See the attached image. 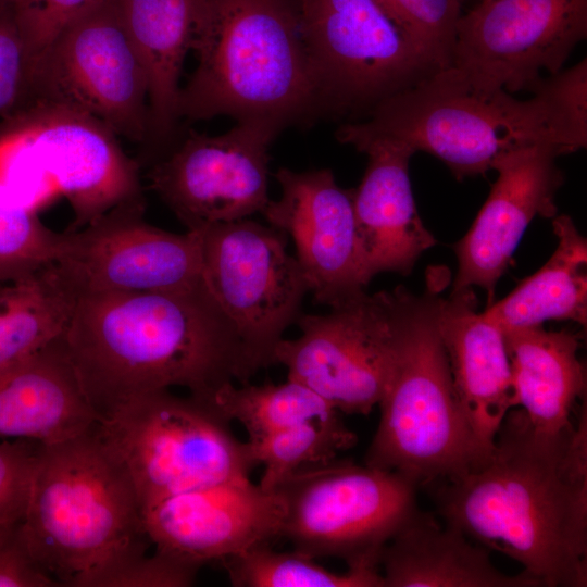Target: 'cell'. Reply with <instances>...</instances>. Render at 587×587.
Here are the masks:
<instances>
[{
    "instance_id": "83f0119b",
    "label": "cell",
    "mask_w": 587,
    "mask_h": 587,
    "mask_svg": "<svg viewBox=\"0 0 587 587\" xmlns=\"http://www.w3.org/2000/svg\"><path fill=\"white\" fill-rule=\"evenodd\" d=\"M213 405L230 421L240 423L248 439L294 427L307 422L330 420L339 413L321 396L296 380L260 386L227 384L215 395Z\"/></svg>"
},
{
    "instance_id": "9a60e30c",
    "label": "cell",
    "mask_w": 587,
    "mask_h": 587,
    "mask_svg": "<svg viewBox=\"0 0 587 587\" xmlns=\"http://www.w3.org/2000/svg\"><path fill=\"white\" fill-rule=\"evenodd\" d=\"M277 134L255 122L215 136L191 132L152 163L150 187L187 230L247 218L270 201L268 147Z\"/></svg>"
},
{
    "instance_id": "3957f363",
    "label": "cell",
    "mask_w": 587,
    "mask_h": 587,
    "mask_svg": "<svg viewBox=\"0 0 587 587\" xmlns=\"http://www.w3.org/2000/svg\"><path fill=\"white\" fill-rule=\"evenodd\" d=\"M587 60L544 77L528 99L474 87L452 66L379 102L337 139L358 151L375 140L404 145L442 161L461 180L492 170L503 153L551 145L563 154L587 146Z\"/></svg>"
},
{
    "instance_id": "e0dca14e",
    "label": "cell",
    "mask_w": 587,
    "mask_h": 587,
    "mask_svg": "<svg viewBox=\"0 0 587 587\" xmlns=\"http://www.w3.org/2000/svg\"><path fill=\"white\" fill-rule=\"evenodd\" d=\"M282 188L261 213L272 227L289 235L297 261L314 299L330 308L365 291L352 202V189L337 185L328 168L275 174Z\"/></svg>"
},
{
    "instance_id": "1f68e13d",
    "label": "cell",
    "mask_w": 587,
    "mask_h": 587,
    "mask_svg": "<svg viewBox=\"0 0 587 587\" xmlns=\"http://www.w3.org/2000/svg\"><path fill=\"white\" fill-rule=\"evenodd\" d=\"M400 32L438 68L450 65L464 0H375Z\"/></svg>"
},
{
    "instance_id": "ba28073f",
    "label": "cell",
    "mask_w": 587,
    "mask_h": 587,
    "mask_svg": "<svg viewBox=\"0 0 587 587\" xmlns=\"http://www.w3.org/2000/svg\"><path fill=\"white\" fill-rule=\"evenodd\" d=\"M274 490L283 501L279 538L313 559L379 570L385 546L420 509L402 475L348 460L307 465Z\"/></svg>"
},
{
    "instance_id": "cb8c5ba5",
    "label": "cell",
    "mask_w": 587,
    "mask_h": 587,
    "mask_svg": "<svg viewBox=\"0 0 587 587\" xmlns=\"http://www.w3.org/2000/svg\"><path fill=\"white\" fill-rule=\"evenodd\" d=\"M511 365L515 408L532 426L558 434L570 428L577 401L586 391L579 341L566 330L542 326L504 332Z\"/></svg>"
},
{
    "instance_id": "484cf974",
    "label": "cell",
    "mask_w": 587,
    "mask_h": 587,
    "mask_svg": "<svg viewBox=\"0 0 587 587\" xmlns=\"http://www.w3.org/2000/svg\"><path fill=\"white\" fill-rule=\"evenodd\" d=\"M558 243L549 260L505 298L482 312L504 333L547 321L587 322V241L573 220L555 215Z\"/></svg>"
},
{
    "instance_id": "f35d334b",
    "label": "cell",
    "mask_w": 587,
    "mask_h": 587,
    "mask_svg": "<svg viewBox=\"0 0 587 587\" xmlns=\"http://www.w3.org/2000/svg\"><path fill=\"white\" fill-rule=\"evenodd\" d=\"M478 1H480V0H476V2H478Z\"/></svg>"
},
{
    "instance_id": "30bf717a",
    "label": "cell",
    "mask_w": 587,
    "mask_h": 587,
    "mask_svg": "<svg viewBox=\"0 0 587 587\" xmlns=\"http://www.w3.org/2000/svg\"><path fill=\"white\" fill-rule=\"evenodd\" d=\"M30 166L64 196L73 211L66 232L111 209L143 199L139 164L117 135L91 115L40 99L0 118V171Z\"/></svg>"
},
{
    "instance_id": "8fae6325",
    "label": "cell",
    "mask_w": 587,
    "mask_h": 587,
    "mask_svg": "<svg viewBox=\"0 0 587 587\" xmlns=\"http://www.w3.org/2000/svg\"><path fill=\"white\" fill-rule=\"evenodd\" d=\"M320 103L367 114L439 70L375 0H296Z\"/></svg>"
},
{
    "instance_id": "ffe728a7",
    "label": "cell",
    "mask_w": 587,
    "mask_h": 587,
    "mask_svg": "<svg viewBox=\"0 0 587 587\" xmlns=\"http://www.w3.org/2000/svg\"><path fill=\"white\" fill-rule=\"evenodd\" d=\"M476 302L472 288L439 296L437 326L458 402L485 459L515 398L504 334Z\"/></svg>"
},
{
    "instance_id": "f546056e",
    "label": "cell",
    "mask_w": 587,
    "mask_h": 587,
    "mask_svg": "<svg viewBox=\"0 0 587 587\" xmlns=\"http://www.w3.org/2000/svg\"><path fill=\"white\" fill-rule=\"evenodd\" d=\"M355 442L357 435L339 416L307 422L246 441L253 464L264 467L259 485L266 490H274L285 477L303 466L336 459Z\"/></svg>"
},
{
    "instance_id": "5b68a950",
    "label": "cell",
    "mask_w": 587,
    "mask_h": 587,
    "mask_svg": "<svg viewBox=\"0 0 587 587\" xmlns=\"http://www.w3.org/2000/svg\"><path fill=\"white\" fill-rule=\"evenodd\" d=\"M23 533L37 563L61 586L149 540L133 482L98 422L40 444Z\"/></svg>"
},
{
    "instance_id": "d6a6232c",
    "label": "cell",
    "mask_w": 587,
    "mask_h": 587,
    "mask_svg": "<svg viewBox=\"0 0 587 587\" xmlns=\"http://www.w3.org/2000/svg\"><path fill=\"white\" fill-rule=\"evenodd\" d=\"M201 565L155 549L147 542L132 548L80 576L74 587H186Z\"/></svg>"
},
{
    "instance_id": "f1b7e54d",
    "label": "cell",
    "mask_w": 587,
    "mask_h": 587,
    "mask_svg": "<svg viewBox=\"0 0 587 587\" xmlns=\"http://www.w3.org/2000/svg\"><path fill=\"white\" fill-rule=\"evenodd\" d=\"M237 587H385L376 569L329 571L315 559L297 552H279L260 545L221 560Z\"/></svg>"
},
{
    "instance_id": "7a4b0ae2",
    "label": "cell",
    "mask_w": 587,
    "mask_h": 587,
    "mask_svg": "<svg viewBox=\"0 0 587 587\" xmlns=\"http://www.w3.org/2000/svg\"><path fill=\"white\" fill-rule=\"evenodd\" d=\"M64 340L98 422L139 395L175 386L213 404L224 386L257 373L202 279L176 289L82 295Z\"/></svg>"
},
{
    "instance_id": "603a6c76",
    "label": "cell",
    "mask_w": 587,
    "mask_h": 587,
    "mask_svg": "<svg viewBox=\"0 0 587 587\" xmlns=\"http://www.w3.org/2000/svg\"><path fill=\"white\" fill-rule=\"evenodd\" d=\"M379 566L385 587L539 586L524 571L503 573L487 548L420 509L385 546Z\"/></svg>"
},
{
    "instance_id": "7c38bea8",
    "label": "cell",
    "mask_w": 587,
    "mask_h": 587,
    "mask_svg": "<svg viewBox=\"0 0 587 587\" xmlns=\"http://www.w3.org/2000/svg\"><path fill=\"white\" fill-rule=\"evenodd\" d=\"M32 99L87 113L130 141L148 139V80L115 0L87 9L38 55Z\"/></svg>"
},
{
    "instance_id": "9c48e42d",
    "label": "cell",
    "mask_w": 587,
    "mask_h": 587,
    "mask_svg": "<svg viewBox=\"0 0 587 587\" xmlns=\"http://www.w3.org/2000/svg\"><path fill=\"white\" fill-rule=\"evenodd\" d=\"M414 298L402 286L363 291L327 314L304 315L300 336L277 344L274 364L338 412L367 415L394 374Z\"/></svg>"
},
{
    "instance_id": "74e56055",
    "label": "cell",
    "mask_w": 587,
    "mask_h": 587,
    "mask_svg": "<svg viewBox=\"0 0 587 587\" xmlns=\"http://www.w3.org/2000/svg\"><path fill=\"white\" fill-rule=\"evenodd\" d=\"M10 0H0V5L9 3Z\"/></svg>"
},
{
    "instance_id": "277c9868",
    "label": "cell",
    "mask_w": 587,
    "mask_h": 587,
    "mask_svg": "<svg viewBox=\"0 0 587 587\" xmlns=\"http://www.w3.org/2000/svg\"><path fill=\"white\" fill-rule=\"evenodd\" d=\"M191 50L179 117L227 115L279 132L320 104L296 0H203Z\"/></svg>"
},
{
    "instance_id": "4316f807",
    "label": "cell",
    "mask_w": 587,
    "mask_h": 587,
    "mask_svg": "<svg viewBox=\"0 0 587 587\" xmlns=\"http://www.w3.org/2000/svg\"><path fill=\"white\" fill-rule=\"evenodd\" d=\"M78 294L55 263L22 278L0 282V367L61 337Z\"/></svg>"
},
{
    "instance_id": "8992f818",
    "label": "cell",
    "mask_w": 587,
    "mask_h": 587,
    "mask_svg": "<svg viewBox=\"0 0 587 587\" xmlns=\"http://www.w3.org/2000/svg\"><path fill=\"white\" fill-rule=\"evenodd\" d=\"M437 279L411 307L394 374L378 407L365 464L417 487L452 478L484 460L453 388L437 326Z\"/></svg>"
},
{
    "instance_id": "ac0fdd59",
    "label": "cell",
    "mask_w": 587,
    "mask_h": 587,
    "mask_svg": "<svg viewBox=\"0 0 587 587\" xmlns=\"http://www.w3.org/2000/svg\"><path fill=\"white\" fill-rule=\"evenodd\" d=\"M283 501L250 477L176 494L141 511L155 549L199 565L279 539Z\"/></svg>"
},
{
    "instance_id": "6da1fadb",
    "label": "cell",
    "mask_w": 587,
    "mask_h": 587,
    "mask_svg": "<svg viewBox=\"0 0 587 587\" xmlns=\"http://www.w3.org/2000/svg\"><path fill=\"white\" fill-rule=\"evenodd\" d=\"M442 521L523 565L539 586L587 583V419L558 434L535 429L520 408L490 453L435 484Z\"/></svg>"
},
{
    "instance_id": "7402d4cb",
    "label": "cell",
    "mask_w": 587,
    "mask_h": 587,
    "mask_svg": "<svg viewBox=\"0 0 587 587\" xmlns=\"http://www.w3.org/2000/svg\"><path fill=\"white\" fill-rule=\"evenodd\" d=\"M97 422L70 360L64 334L0 367V439L49 445L74 437Z\"/></svg>"
},
{
    "instance_id": "44dd1931",
    "label": "cell",
    "mask_w": 587,
    "mask_h": 587,
    "mask_svg": "<svg viewBox=\"0 0 587 587\" xmlns=\"http://www.w3.org/2000/svg\"><path fill=\"white\" fill-rule=\"evenodd\" d=\"M369 163L352 202L366 280L379 273L409 275L421 254L436 243L424 226L412 193L409 147L375 140L360 150Z\"/></svg>"
},
{
    "instance_id": "e575fe53",
    "label": "cell",
    "mask_w": 587,
    "mask_h": 587,
    "mask_svg": "<svg viewBox=\"0 0 587 587\" xmlns=\"http://www.w3.org/2000/svg\"><path fill=\"white\" fill-rule=\"evenodd\" d=\"M100 0H10L33 62L78 15Z\"/></svg>"
},
{
    "instance_id": "5bb4252c",
    "label": "cell",
    "mask_w": 587,
    "mask_h": 587,
    "mask_svg": "<svg viewBox=\"0 0 587 587\" xmlns=\"http://www.w3.org/2000/svg\"><path fill=\"white\" fill-rule=\"evenodd\" d=\"M587 35V0H480L462 12L450 65L474 87L530 90Z\"/></svg>"
},
{
    "instance_id": "4fadbf2b",
    "label": "cell",
    "mask_w": 587,
    "mask_h": 587,
    "mask_svg": "<svg viewBox=\"0 0 587 587\" xmlns=\"http://www.w3.org/2000/svg\"><path fill=\"white\" fill-rule=\"evenodd\" d=\"M198 234L204 286L257 372L274 364V350L309 291L297 259L286 250L285 234L247 218Z\"/></svg>"
},
{
    "instance_id": "836d02e7",
    "label": "cell",
    "mask_w": 587,
    "mask_h": 587,
    "mask_svg": "<svg viewBox=\"0 0 587 587\" xmlns=\"http://www.w3.org/2000/svg\"><path fill=\"white\" fill-rule=\"evenodd\" d=\"M33 65L9 3L0 5V118L29 100Z\"/></svg>"
},
{
    "instance_id": "d6986e66",
    "label": "cell",
    "mask_w": 587,
    "mask_h": 587,
    "mask_svg": "<svg viewBox=\"0 0 587 587\" xmlns=\"http://www.w3.org/2000/svg\"><path fill=\"white\" fill-rule=\"evenodd\" d=\"M562 151L551 145L512 149L494 163L498 177L467 233L454 245L453 289L478 286L494 302L499 278L527 226L536 216L554 217L557 191L564 182L557 165Z\"/></svg>"
},
{
    "instance_id": "d590c367",
    "label": "cell",
    "mask_w": 587,
    "mask_h": 587,
    "mask_svg": "<svg viewBox=\"0 0 587 587\" xmlns=\"http://www.w3.org/2000/svg\"><path fill=\"white\" fill-rule=\"evenodd\" d=\"M40 444L0 439V522L24 516Z\"/></svg>"
},
{
    "instance_id": "8d00e7d4",
    "label": "cell",
    "mask_w": 587,
    "mask_h": 587,
    "mask_svg": "<svg viewBox=\"0 0 587 587\" xmlns=\"http://www.w3.org/2000/svg\"><path fill=\"white\" fill-rule=\"evenodd\" d=\"M61 586L37 563L23 533V517L0 522V587Z\"/></svg>"
},
{
    "instance_id": "4dcf8cb0",
    "label": "cell",
    "mask_w": 587,
    "mask_h": 587,
    "mask_svg": "<svg viewBox=\"0 0 587 587\" xmlns=\"http://www.w3.org/2000/svg\"><path fill=\"white\" fill-rule=\"evenodd\" d=\"M64 233L47 227L33 205L0 179V282L30 275L54 263Z\"/></svg>"
},
{
    "instance_id": "d4e9b609",
    "label": "cell",
    "mask_w": 587,
    "mask_h": 587,
    "mask_svg": "<svg viewBox=\"0 0 587 587\" xmlns=\"http://www.w3.org/2000/svg\"><path fill=\"white\" fill-rule=\"evenodd\" d=\"M148 80L150 135L162 142L179 118V77L203 0H115Z\"/></svg>"
},
{
    "instance_id": "2e32d148",
    "label": "cell",
    "mask_w": 587,
    "mask_h": 587,
    "mask_svg": "<svg viewBox=\"0 0 587 587\" xmlns=\"http://www.w3.org/2000/svg\"><path fill=\"white\" fill-rule=\"evenodd\" d=\"M145 199L120 204L64 232L54 262L78 296L164 290L201 280L198 232L171 233L145 221Z\"/></svg>"
},
{
    "instance_id": "52a82bcc",
    "label": "cell",
    "mask_w": 587,
    "mask_h": 587,
    "mask_svg": "<svg viewBox=\"0 0 587 587\" xmlns=\"http://www.w3.org/2000/svg\"><path fill=\"white\" fill-rule=\"evenodd\" d=\"M229 424L214 405L170 389L139 395L98 422L141 511L176 494L249 477L255 465Z\"/></svg>"
}]
</instances>
